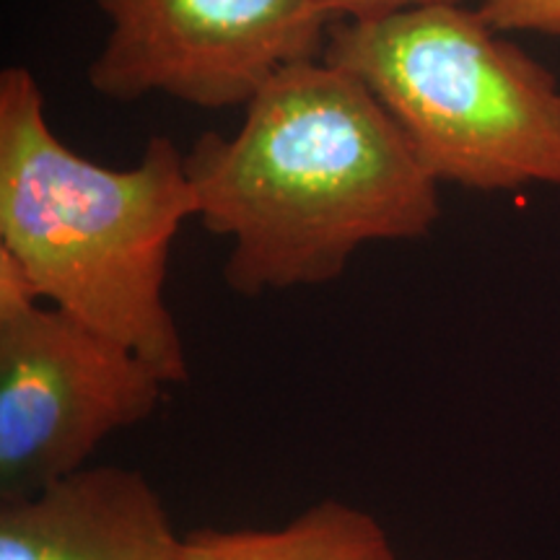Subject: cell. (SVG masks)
<instances>
[{"label":"cell","mask_w":560,"mask_h":560,"mask_svg":"<svg viewBox=\"0 0 560 560\" xmlns=\"http://www.w3.org/2000/svg\"><path fill=\"white\" fill-rule=\"evenodd\" d=\"M185 537L143 475L83 467L0 499V560H182Z\"/></svg>","instance_id":"cell-6"},{"label":"cell","mask_w":560,"mask_h":560,"mask_svg":"<svg viewBox=\"0 0 560 560\" xmlns=\"http://www.w3.org/2000/svg\"><path fill=\"white\" fill-rule=\"evenodd\" d=\"M478 9L418 5L338 21L325 58L350 70L439 182L470 190L560 187V89Z\"/></svg>","instance_id":"cell-3"},{"label":"cell","mask_w":560,"mask_h":560,"mask_svg":"<svg viewBox=\"0 0 560 560\" xmlns=\"http://www.w3.org/2000/svg\"><path fill=\"white\" fill-rule=\"evenodd\" d=\"M314 3L332 19V24H338V21H374L418 5L462 3V0H314Z\"/></svg>","instance_id":"cell-9"},{"label":"cell","mask_w":560,"mask_h":560,"mask_svg":"<svg viewBox=\"0 0 560 560\" xmlns=\"http://www.w3.org/2000/svg\"><path fill=\"white\" fill-rule=\"evenodd\" d=\"M198 219L231 242L240 296L325 285L374 242L423 240L439 182L366 83L325 58L280 70L236 136L202 132L185 153Z\"/></svg>","instance_id":"cell-1"},{"label":"cell","mask_w":560,"mask_h":560,"mask_svg":"<svg viewBox=\"0 0 560 560\" xmlns=\"http://www.w3.org/2000/svg\"><path fill=\"white\" fill-rule=\"evenodd\" d=\"M109 21L89 83L109 102L149 94L247 107L280 70L325 55L332 19L314 0H96Z\"/></svg>","instance_id":"cell-5"},{"label":"cell","mask_w":560,"mask_h":560,"mask_svg":"<svg viewBox=\"0 0 560 560\" xmlns=\"http://www.w3.org/2000/svg\"><path fill=\"white\" fill-rule=\"evenodd\" d=\"M198 215L185 153L149 140L130 170L68 149L30 68L0 73V252L32 293L122 342L174 384L187 353L164 299L182 223Z\"/></svg>","instance_id":"cell-2"},{"label":"cell","mask_w":560,"mask_h":560,"mask_svg":"<svg viewBox=\"0 0 560 560\" xmlns=\"http://www.w3.org/2000/svg\"><path fill=\"white\" fill-rule=\"evenodd\" d=\"M170 384L122 342L37 299L0 252V499L89 467L151 418Z\"/></svg>","instance_id":"cell-4"},{"label":"cell","mask_w":560,"mask_h":560,"mask_svg":"<svg viewBox=\"0 0 560 560\" xmlns=\"http://www.w3.org/2000/svg\"><path fill=\"white\" fill-rule=\"evenodd\" d=\"M182 560H395V548L366 509L325 499L272 529L192 532Z\"/></svg>","instance_id":"cell-7"},{"label":"cell","mask_w":560,"mask_h":560,"mask_svg":"<svg viewBox=\"0 0 560 560\" xmlns=\"http://www.w3.org/2000/svg\"><path fill=\"white\" fill-rule=\"evenodd\" d=\"M478 11L495 32L560 37V0H480Z\"/></svg>","instance_id":"cell-8"}]
</instances>
